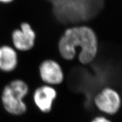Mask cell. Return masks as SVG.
<instances>
[{"mask_svg":"<svg viewBox=\"0 0 122 122\" xmlns=\"http://www.w3.org/2000/svg\"><path fill=\"white\" fill-rule=\"evenodd\" d=\"M59 55L66 61H72L77 56L80 63L89 65L98 54L100 44L93 29L85 24L67 27L58 41Z\"/></svg>","mask_w":122,"mask_h":122,"instance_id":"cell-1","label":"cell"},{"mask_svg":"<svg viewBox=\"0 0 122 122\" xmlns=\"http://www.w3.org/2000/svg\"><path fill=\"white\" fill-rule=\"evenodd\" d=\"M28 92V84L20 79H15L7 84L3 89L1 96L5 110L14 115L24 114L27 110L24 98Z\"/></svg>","mask_w":122,"mask_h":122,"instance_id":"cell-2","label":"cell"},{"mask_svg":"<svg viewBox=\"0 0 122 122\" xmlns=\"http://www.w3.org/2000/svg\"><path fill=\"white\" fill-rule=\"evenodd\" d=\"M96 107L107 115H113L119 110L122 105V98L117 89L111 86H105L93 96Z\"/></svg>","mask_w":122,"mask_h":122,"instance_id":"cell-3","label":"cell"},{"mask_svg":"<svg viewBox=\"0 0 122 122\" xmlns=\"http://www.w3.org/2000/svg\"><path fill=\"white\" fill-rule=\"evenodd\" d=\"M39 74L41 80L45 84L51 86L60 85L65 80L63 68L54 59H45L40 63Z\"/></svg>","mask_w":122,"mask_h":122,"instance_id":"cell-4","label":"cell"},{"mask_svg":"<svg viewBox=\"0 0 122 122\" xmlns=\"http://www.w3.org/2000/svg\"><path fill=\"white\" fill-rule=\"evenodd\" d=\"M11 38L15 49L20 51H27L35 46L37 35L30 23L23 22L19 28L13 30Z\"/></svg>","mask_w":122,"mask_h":122,"instance_id":"cell-5","label":"cell"},{"mask_svg":"<svg viewBox=\"0 0 122 122\" xmlns=\"http://www.w3.org/2000/svg\"><path fill=\"white\" fill-rule=\"evenodd\" d=\"M57 96V90L54 86L44 84L35 89L33 100L35 105L41 112L49 113L53 109V103Z\"/></svg>","mask_w":122,"mask_h":122,"instance_id":"cell-6","label":"cell"},{"mask_svg":"<svg viewBox=\"0 0 122 122\" xmlns=\"http://www.w3.org/2000/svg\"><path fill=\"white\" fill-rule=\"evenodd\" d=\"M18 65V56L16 49L9 45L0 46V70L10 72Z\"/></svg>","mask_w":122,"mask_h":122,"instance_id":"cell-7","label":"cell"},{"mask_svg":"<svg viewBox=\"0 0 122 122\" xmlns=\"http://www.w3.org/2000/svg\"><path fill=\"white\" fill-rule=\"evenodd\" d=\"M91 122H112V121L104 116H97L94 117Z\"/></svg>","mask_w":122,"mask_h":122,"instance_id":"cell-8","label":"cell"},{"mask_svg":"<svg viewBox=\"0 0 122 122\" xmlns=\"http://www.w3.org/2000/svg\"><path fill=\"white\" fill-rule=\"evenodd\" d=\"M14 0H0V3H2V4H10Z\"/></svg>","mask_w":122,"mask_h":122,"instance_id":"cell-9","label":"cell"}]
</instances>
